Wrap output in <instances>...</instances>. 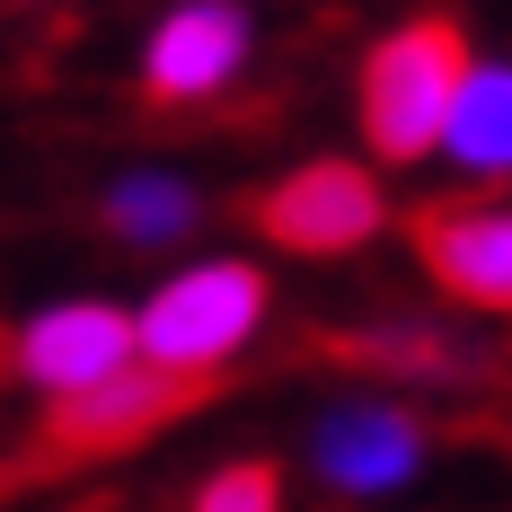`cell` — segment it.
Instances as JSON below:
<instances>
[{
    "label": "cell",
    "mask_w": 512,
    "mask_h": 512,
    "mask_svg": "<svg viewBox=\"0 0 512 512\" xmlns=\"http://www.w3.org/2000/svg\"><path fill=\"white\" fill-rule=\"evenodd\" d=\"M460 80H468V36L451 18H407V27H389L380 45L362 53V89H354L362 142L389 159V168L433 159Z\"/></svg>",
    "instance_id": "6da1fadb"
},
{
    "label": "cell",
    "mask_w": 512,
    "mask_h": 512,
    "mask_svg": "<svg viewBox=\"0 0 512 512\" xmlns=\"http://www.w3.org/2000/svg\"><path fill=\"white\" fill-rule=\"evenodd\" d=\"M265 301H274V292H265L256 265H239V256H204V265L168 274L151 301L133 309V362L212 380V371L265 327Z\"/></svg>",
    "instance_id": "7a4b0ae2"
},
{
    "label": "cell",
    "mask_w": 512,
    "mask_h": 512,
    "mask_svg": "<svg viewBox=\"0 0 512 512\" xmlns=\"http://www.w3.org/2000/svg\"><path fill=\"white\" fill-rule=\"evenodd\" d=\"M204 398H212V380H186V371H151V362H133V371H115V380L80 389V398H53L27 477H45V468H80V460H115V451H133V442L168 433L177 415H195Z\"/></svg>",
    "instance_id": "3957f363"
},
{
    "label": "cell",
    "mask_w": 512,
    "mask_h": 512,
    "mask_svg": "<svg viewBox=\"0 0 512 512\" xmlns=\"http://www.w3.org/2000/svg\"><path fill=\"white\" fill-rule=\"evenodd\" d=\"M380 221H389V195L354 159H309L256 195V230L292 256H354L380 239Z\"/></svg>",
    "instance_id": "277c9868"
},
{
    "label": "cell",
    "mask_w": 512,
    "mask_h": 512,
    "mask_svg": "<svg viewBox=\"0 0 512 512\" xmlns=\"http://www.w3.org/2000/svg\"><path fill=\"white\" fill-rule=\"evenodd\" d=\"M18 380H36L45 398H80L115 371H133V309L115 301H53L9 336Z\"/></svg>",
    "instance_id": "5b68a950"
},
{
    "label": "cell",
    "mask_w": 512,
    "mask_h": 512,
    "mask_svg": "<svg viewBox=\"0 0 512 512\" xmlns=\"http://www.w3.org/2000/svg\"><path fill=\"white\" fill-rule=\"evenodd\" d=\"M239 71H248V18L230 0H177L151 27V45H142V89L168 106L221 98Z\"/></svg>",
    "instance_id": "8992f818"
},
{
    "label": "cell",
    "mask_w": 512,
    "mask_h": 512,
    "mask_svg": "<svg viewBox=\"0 0 512 512\" xmlns=\"http://www.w3.org/2000/svg\"><path fill=\"white\" fill-rule=\"evenodd\" d=\"M309 460H318V477H327L336 495H389V486H407L415 468H424V424H415L407 407L354 398V407L318 415Z\"/></svg>",
    "instance_id": "52a82bcc"
},
{
    "label": "cell",
    "mask_w": 512,
    "mask_h": 512,
    "mask_svg": "<svg viewBox=\"0 0 512 512\" xmlns=\"http://www.w3.org/2000/svg\"><path fill=\"white\" fill-rule=\"evenodd\" d=\"M424 274L468 309H512V204H433L415 221Z\"/></svg>",
    "instance_id": "ba28073f"
},
{
    "label": "cell",
    "mask_w": 512,
    "mask_h": 512,
    "mask_svg": "<svg viewBox=\"0 0 512 512\" xmlns=\"http://www.w3.org/2000/svg\"><path fill=\"white\" fill-rule=\"evenodd\" d=\"M442 151L460 159L468 177H512V62H477L468 53V80L451 98Z\"/></svg>",
    "instance_id": "9c48e42d"
},
{
    "label": "cell",
    "mask_w": 512,
    "mask_h": 512,
    "mask_svg": "<svg viewBox=\"0 0 512 512\" xmlns=\"http://www.w3.org/2000/svg\"><path fill=\"white\" fill-rule=\"evenodd\" d=\"M106 230H115V239H133V248H168V239H186V230H195V186H186V177L142 168V177H124V186L106 195Z\"/></svg>",
    "instance_id": "30bf717a"
},
{
    "label": "cell",
    "mask_w": 512,
    "mask_h": 512,
    "mask_svg": "<svg viewBox=\"0 0 512 512\" xmlns=\"http://www.w3.org/2000/svg\"><path fill=\"white\" fill-rule=\"evenodd\" d=\"M186 512H283V468L274 460H221L204 486H195Z\"/></svg>",
    "instance_id": "8fae6325"
}]
</instances>
